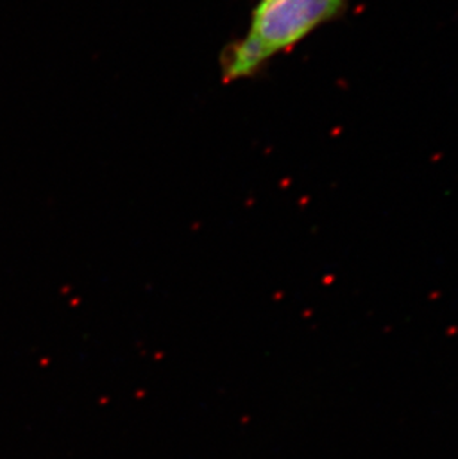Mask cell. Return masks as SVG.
Wrapping results in <instances>:
<instances>
[{"instance_id": "obj_1", "label": "cell", "mask_w": 458, "mask_h": 459, "mask_svg": "<svg viewBox=\"0 0 458 459\" xmlns=\"http://www.w3.org/2000/svg\"><path fill=\"white\" fill-rule=\"evenodd\" d=\"M348 0H260L242 39L221 60L225 82L260 74L273 56L287 51L346 11Z\"/></svg>"}]
</instances>
